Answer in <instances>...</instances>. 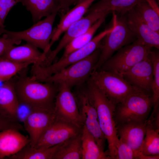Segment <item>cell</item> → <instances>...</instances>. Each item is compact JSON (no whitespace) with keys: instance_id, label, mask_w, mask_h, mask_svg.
I'll use <instances>...</instances> for the list:
<instances>
[{"instance_id":"e0dca14e","label":"cell","mask_w":159,"mask_h":159,"mask_svg":"<svg viewBox=\"0 0 159 159\" xmlns=\"http://www.w3.org/2000/svg\"><path fill=\"white\" fill-rule=\"evenodd\" d=\"M148 119L141 122H131L116 125L119 139L130 147L137 154L140 149L145 137Z\"/></svg>"},{"instance_id":"f546056e","label":"cell","mask_w":159,"mask_h":159,"mask_svg":"<svg viewBox=\"0 0 159 159\" xmlns=\"http://www.w3.org/2000/svg\"><path fill=\"white\" fill-rule=\"evenodd\" d=\"M33 64L30 62L19 63L0 57V82H5Z\"/></svg>"},{"instance_id":"74e56055","label":"cell","mask_w":159,"mask_h":159,"mask_svg":"<svg viewBox=\"0 0 159 159\" xmlns=\"http://www.w3.org/2000/svg\"><path fill=\"white\" fill-rule=\"evenodd\" d=\"M148 4L159 14V3L157 0H144Z\"/></svg>"},{"instance_id":"603a6c76","label":"cell","mask_w":159,"mask_h":159,"mask_svg":"<svg viewBox=\"0 0 159 159\" xmlns=\"http://www.w3.org/2000/svg\"><path fill=\"white\" fill-rule=\"evenodd\" d=\"M141 0H99L92 5L87 12L108 11L118 13L124 15Z\"/></svg>"},{"instance_id":"7402d4cb","label":"cell","mask_w":159,"mask_h":159,"mask_svg":"<svg viewBox=\"0 0 159 159\" xmlns=\"http://www.w3.org/2000/svg\"><path fill=\"white\" fill-rule=\"evenodd\" d=\"M21 2L30 12L34 24L43 17L60 11L58 0H21Z\"/></svg>"},{"instance_id":"d590c367","label":"cell","mask_w":159,"mask_h":159,"mask_svg":"<svg viewBox=\"0 0 159 159\" xmlns=\"http://www.w3.org/2000/svg\"><path fill=\"white\" fill-rule=\"evenodd\" d=\"M21 41L7 38L3 34L2 37H0V57L9 47L14 44H19Z\"/></svg>"},{"instance_id":"cb8c5ba5","label":"cell","mask_w":159,"mask_h":159,"mask_svg":"<svg viewBox=\"0 0 159 159\" xmlns=\"http://www.w3.org/2000/svg\"><path fill=\"white\" fill-rule=\"evenodd\" d=\"M82 159H109L108 151L102 150L84 125L82 131Z\"/></svg>"},{"instance_id":"2e32d148","label":"cell","mask_w":159,"mask_h":159,"mask_svg":"<svg viewBox=\"0 0 159 159\" xmlns=\"http://www.w3.org/2000/svg\"><path fill=\"white\" fill-rule=\"evenodd\" d=\"M128 26L136 40L152 48L159 49V33L151 29L142 20L133 9L125 14Z\"/></svg>"},{"instance_id":"ac0fdd59","label":"cell","mask_w":159,"mask_h":159,"mask_svg":"<svg viewBox=\"0 0 159 159\" xmlns=\"http://www.w3.org/2000/svg\"><path fill=\"white\" fill-rule=\"evenodd\" d=\"M46 54L41 52L38 48L31 44L18 46H12L1 57L13 62L19 63L30 62L39 65L45 60Z\"/></svg>"},{"instance_id":"1f68e13d","label":"cell","mask_w":159,"mask_h":159,"mask_svg":"<svg viewBox=\"0 0 159 159\" xmlns=\"http://www.w3.org/2000/svg\"><path fill=\"white\" fill-rule=\"evenodd\" d=\"M137 154L130 147L119 138L117 146L116 159H137Z\"/></svg>"},{"instance_id":"5b68a950","label":"cell","mask_w":159,"mask_h":159,"mask_svg":"<svg viewBox=\"0 0 159 159\" xmlns=\"http://www.w3.org/2000/svg\"><path fill=\"white\" fill-rule=\"evenodd\" d=\"M58 11L55 12L31 27L21 31H12L4 29L0 30L3 34L12 39L23 40L40 48L47 55L51 50L50 43L53 36V25Z\"/></svg>"},{"instance_id":"3957f363","label":"cell","mask_w":159,"mask_h":159,"mask_svg":"<svg viewBox=\"0 0 159 159\" xmlns=\"http://www.w3.org/2000/svg\"><path fill=\"white\" fill-rule=\"evenodd\" d=\"M153 106L152 94L137 88L116 105L114 118L116 125L145 121Z\"/></svg>"},{"instance_id":"8fae6325","label":"cell","mask_w":159,"mask_h":159,"mask_svg":"<svg viewBox=\"0 0 159 159\" xmlns=\"http://www.w3.org/2000/svg\"><path fill=\"white\" fill-rule=\"evenodd\" d=\"M101 40V37L96 35L85 45L61 58L55 62L45 67L38 66L35 70L37 77L43 80L63 69L85 58L99 47Z\"/></svg>"},{"instance_id":"83f0119b","label":"cell","mask_w":159,"mask_h":159,"mask_svg":"<svg viewBox=\"0 0 159 159\" xmlns=\"http://www.w3.org/2000/svg\"><path fill=\"white\" fill-rule=\"evenodd\" d=\"M148 120L146 131L140 152L146 155H159V128Z\"/></svg>"},{"instance_id":"ffe728a7","label":"cell","mask_w":159,"mask_h":159,"mask_svg":"<svg viewBox=\"0 0 159 159\" xmlns=\"http://www.w3.org/2000/svg\"><path fill=\"white\" fill-rule=\"evenodd\" d=\"M29 142V136L17 129L9 128L0 131V159L16 154Z\"/></svg>"},{"instance_id":"836d02e7","label":"cell","mask_w":159,"mask_h":159,"mask_svg":"<svg viewBox=\"0 0 159 159\" xmlns=\"http://www.w3.org/2000/svg\"><path fill=\"white\" fill-rule=\"evenodd\" d=\"M33 108L29 105L19 102L17 107L16 116L18 122L23 123L31 113Z\"/></svg>"},{"instance_id":"8992f818","label":"cell","mask_w":159,"mask_h":159,"mask_svg":"<svg viewBox=\"0 0 159 159\" xmlns=\"http://www.w3.org/2000/svg\"><path fill=\"white\" fill-rule=\"evenodd\" d=\"M100 53L99 47L87 57L63 69L42 82L65 84L71 88L83 84L90 78Z\"/></svg>"},{"instance_id":"5bb4252c","label":"cell","mask_w":159,"mask_h":159,"mask_svg":"<svg viewBox=\"0 0 159 159\" xmlns=\"http://www.w3.org/2000/svg\"><path fill=\"white\" fill-rule=\"evenodd\" d=\"M55 117L54 111L33 108L31 113L23 122L24 130L29 135V144L31 146H35Z\"/></svg>"},{"instance_id":"f35d334b","label":"cell","mask_w":159,"mask_h":159,"mask_svg":"<svg viewBox=\"0 0 159 159\" xmlns=\"http://www.w3.org/2000/svg\"><path fill=\"white\" fill-rule=\"evenodd\" d=\"M158 3H159V0H157Z\"/></svg>"},{"instance_id":"d6a6232c","label":"cell","mask_w":159,"mask_h":159,"mask_svg":"<svg viewBox=\"0 0 159 159\" xmlns=\"http://www.w3.org/2000/svg\"><path fill=\"white\" fill-rule=\"evenodd\" d=\"M21 0H0V30L4 29L5 19L12 8Z\"/></svg>"},{"instance_id":"d6986e66","label":"cell","mask_w":159,"mask_h":159,"mask_svg":"<svg viewBox=\"0 0 159 159\" xmlns=\"http://www.w3.org/2000/svg\"><path fill=\"white\" fill-rule=\"evenodd\" d=\"M95 0H80L72 9L62 15L58 24L54 29L50 43L51 48L68 28L86 14L89 8Z\"/></svg>"},{"instance_id":"4dcf8cb0","label":"cell","mask_w":159,"mask_h":159,"mask_svg":"<svg viewBox=\"0 0 159 159\" xmlns=\"http://www.w3.org/2000/svg\"><path fill=\"white\" fill-rule=\"evenodd\" d=\"M159 49L152 48L150 55L153 68V80L151 88L153 108L159 107Z\"/></svg>"},{"instance_id":"ba28073f","label":"cell","mask_w":159,"mask_h":159,"mask_svg":"<svg viewBox=\"0 0 159 159\" xmlns=\"http://www.w3.org/2000/svg\"><path fill=\"white\" fill-rule=\"evenodd\" d=\"M152 49L136 40L118 50L99 69L121 75L146 57Z\"/></svg>"},{"instance_id":"e575fe53","label":"cell","mask_w":159,"mask_h":159,"mask_svg":"<svg viewBox=\"0 0 159 159\" xmlns=\"http://www.w3.org/2000/svg\"><path fill=\"white\" fill-rule=\"evenodd\" d=\"M9 128L19 130H24L23 125L20 123L14 122L7 117L0 114V131Z\"/></svg>"},{"instance_id":"4316f807","label":"cell","mask_w":159,"mask_h":159,"mask_svg":"<svg viewBox=\"0 0 159 159\" xmlns=\"http://www.w3.org/2000/svg\"><path fill=\"white\" fill-rule=\"evenodd\" d=\"M106 16H103L100 18L86 32L70 42L64 48L63 53L61 58L66 56L88 43L93 38L96 32L105 21Z\"/></svg>"},{"instance_id":"f1b7e54d","label":"cell","mask_w":159,"mask_h":159,"mask_svg":"<svg viewBox=\"0 0 159 159\" xmlns=\"http://www.w3.org/2000/svg\"><path fill=\"white\" fill-rule=\"evenodd\" d=\"M139 17L153 30L159 33V14L144 0L133 8Z\"/></svg>"},{"instance_id":"7a4b0ae2","label":"cell","mask_w":159,"mask_h":159,"mask_svg":"<svg viewBox=\"0 0 159 159\" xmlns=\"http://www.w3.org/2000/svg\"><path fill=\"white\" fill-rule=\"evenodd\" d=\"M86 85L90 98L97 111L100 127L107 142L109 156L110 159H115L119 142L114 118L116 105L90 78Z\"/></svg>"},{"instance_id":"4fadbf2b","label":"cell","mask_w":159,"mask_h":159,"mask_svg":"<svg viewBox=\"0 0 159 159\" xmlns=\"http://www.w3.org/2000/svg\"><path fill=\"white\" fill-rule=\"evenodd\" d=\"M82 128L55 117L34 147L44 149L62 143L81 132Z\"/></svg>"},{"instance_id":"9a60e30c","label":"cell","mask_w":159,"mask_h":159,"mask_svg":"<svg viewBox=\"0 0 159 159\" xmlns=\"http://www.w3.org/2000/svg\"><path fill=\"white\" fill-rule=\"evenodd\" d=\"M121 75L133 86L152 92L153 68L150 52L145 59Z\"/></svg>"},{"instance_id":"7c38bea8","label":"cell","mask_w":159,"mask_h":159,"mask_svg":"<svg viewBox=\"0 0 159 159\" xmlns=\"http://www.w3.org/2000/svg\"><path fill=\"white\" fill-rule=\"evenodd\" d=\"M58 85V90L55 98L54 111L56 117L82 128L84 125L72 88L65 84Z\"/></svg>"},{"instance_id":"8d00e7d4","label":"cell","mask_w":159,"mask_h":159,"mask_svg":"<svg viewBox=\"0 0 159 159\" xmlns=\"http://www.w3.org/2000/svg\"><path fill=\"white\" fill-rule=\"evenodd\" d=\"M59 2L60 11H68L69 8L72 5H75L80 0H58Z\"/></svg>"},{"instance_id":"30bf717a","label":"cell","mask_w":159,"mask_h":159,"mask_svg":"<svg viewBox=\"0 0 159 159\" xmlns=\"http://www.w3.org/2000/svg\"><path fill=\"white\" fill-rule=\"evenodd\" d=\"M110 13L108 11H93L73 23L64 32V34L56 47L46 55L42 65L45 67L52 64L57 55L72 40L86 32L97 21Z\"/></svg>"},{"instance_id":"9c48e42d","label":"cell","mask_w":159,"mask_h":159,"mask_svg":"<svg viewBox=\"0 0 159 159\" xmlns=\"http://www.w3.org/2000/svg\"><path fill=\"white\" fill-rule=\"evenodd\" d=\"M74 87L73 92L82 123L93 136L99 147L104 151L106 139L100 127L97 111L90 98L86 82Z\"/></svg>"},{"instance_id":"d4e9b609","label":"cell","mask_w":159,"mask_h":159,"mask_svg":"<svg viewBox=\"0 0 159 159\" xmlns=\"http://www.w3.org/2000/svg\"><path fill=\"white\" fill-rule=\"evenodd\" d=\"M82 131L63 143L53 159H82Z\"/></svg>"},{"instance_id":"52a82bcc","label":"cell","mask_w":159,"mask_h":159,"mask_svg":"<svg viewBox=\"0 0 159 159\" xmlns=\"http://www.w3.org/2000/svg\"><path fill=\"white\" fill-rule=\"evenodd\" d=\"M90 78L116 105L137 88L114 72L97 70L92 72Z\"/></svg>"},{"instance_id":"44dd1931","label":"cell","mask_w":159,"mask_h":159,"mask_svg":"<svg viewBox=\"0 0 159 159\" xmlns=\"http://www.w3.org/2000/svg\"><path fill=\"white\" fill-rule=\"evenodd\" d=\"M19 104L14 81L11 79L4 82L0 86V114L19 122L16 116Z\"/></svg>"},{"instance_id":"6da1fadb","label":"cell","mask_w":159,"mask_h":159,"mask_svg":"<svg viewBox=\"0 0 159 159\" xmlns=\"http://www.w3.org/2000/svg\"><path fill=\"white\" fill-rule=\"evenodd\" d=\"M26 69L19 73L17 80L14 81L19 102L33 108L54 111L58 85L47 82L42 83L33 79L27 75Z\"/></svg>"},{"instance_id":"484cf974","label":"cell","mask_w":159,"mask_h":159,"mask_svg":"<svg viewBox=\"0 0 159 159\" xmlns=\"http://www.w3.org/2000/svg\"><path fill=\"white\" fill-rule=\"evenodd\" d=\"M62 143L44 149H37L32 147L29 143L18 152L6 158L53 159L54 156Z\"/></svg>"},{"instance_id":"277c9868","label":"cell","mask_w":159,"mask_h":159,"mask_svg":"<svg viewBox=\"0 0 159 159\" xmlns=\"http://www.w3.org/2000/svg\"><path fill=\"white\" fill-rule=\"evenodd\" d=\"M112 13L113 28L101 42L100 54L93 72L99 69L115 52L136 40L128 26L125 14L118 16L115 12Z\"/></svg>"}]
</instances>
